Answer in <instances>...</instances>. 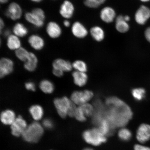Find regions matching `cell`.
I'll return each mask as SVG.
<instances>
[{"label":"cell","instance_id":"obj_1","mask_svg":"<svg viewBox=\"0 0 150 150\" xmlns=\"http://www.w3.org/2000/svg\"><path fill=\"white\" fill-rule=\"evenodd\" d=\"M106 103L110 108L103 114L104 120L108 122L112 129L125 126L132 117L130 108L117 97H109Z\"/></svg>","mask_w":150,"mask_h":150},{"label":"cell","instance_id":"obj_2","mask_svg":"<svg viewBox=\"0 0 150 150\" xmlns=\"http://www.w3.org/2000/svg\"><path fill=\"white\" fill-rule=\"evenodd\" d=\"M44 132L42 125L36 122L28 125L22 136L26 142L36 143L42 137Z\"/></svg>","mask_w":150,"mask_h":150},{"label":"cell","instance_id":"obj_3","mask_svg":"<svg viewBox=\"0 0 150 150\" xmlns=\"http://www.w3.org/2000/svg\"><path fill=\"white\" fill-rule=\"evenodd\" d=\"M83 137L87 143L94 146H98L106 142V136L99 128H94L84 131Z\"/></svg>","mask_w":150,"mask_h":150},{"label":"cell","instance_id":"obj_4","mask_svg":"<svg viewBox=\"0 0 150 150\" xmlns=\"http://www.w3.org/2000/svg\"><path fill=\"white\" fill-rule=\"evenodd\" d=\"M72 101L67 97L56 98L54 103L58 114L62 118H65L68 115V110Z\"/></svg>","mask_w":150,"mask_h":150},{"label":"cell","instance_id":"obj_5","mask_svg":"<svg viewBox=\"0 0 150 150\" xmlns=\"http://www.w3.org/2000/svg\"><path fill=\"white\" fill-rule=\"evenodd\" d=\"M92 92L89 90L83 91H76L71 95V100L75 104L81 105L86 104L93 97Z\"/></svg>","mask_w":150,"mask_h":150},{"label":"cell","instance_id":"obj_6","mask_svg":"<svg viewBox=\"0 0 150 150\" xmlns=\"http://www.w3.org/2000/svg\"><path fill=\"white\" fill-rule=\"evenodd\" d=\"M22 13L23 11L20 6L17 3L12 2L8 5L5 14L7 17L11 20L16 21L21 18Z\"/></svg>","mask_w":150,"mask_h":150},{"label":"cell","instance_id":"obj_7","mask_svg":"<svg viewBox=\"0 0 150 150\" xmlns=\"http://www.w3.org/2000/svg\"><path fill=\"white\" fill-rule=\"evenodd\" d=\"M27 127L25 120L21 116H18L11 125L12 134L14 136L17 137L22 136Z\"/></svg>","mask_w":150,"mask_h":150},{"label":"cell","instance_id":"obj_8","mask_svg":"<svg viewBox=\"0 0 150 150\" xmlns=\"http://www.w3.org/2000/svg\"><path fill=\"white\" fill-rule=\"evenodd\" d=\"M137 140L144 143L150 139V125L142 124L139 127L136 134Z\"/></svg>","mask_w":150,"mask_h":150},{"label":"cell","instance_id":"obj_9","mask_svg":"<svg viewBox=\"0 0 150 150\" xmlns=\"http://www.w3.org/2000/svg\"><path fill=\"white\" fill-rule=\"evenodd\" d=\"M150 17V10L145 6H141L135 14V19L138 24L143 25Z\"/></svg>","mask_w":150,"mask_h":150},{"label":"cell","instance_id":"obj_10","mask_svg":"<svg viewBox=\"0 0 150 150\" xmlns=\"http://www.w3.org/2000/svg\"><path fill=\"white\" fill-rule=\"evenodd\" d=\"M14 63L10 59L3 58L0 61V76L4 77L12 72L13 70Z\"/></svg>","mask_w":150,"mask_h":150},{"label":"cell","instance_id":"obj_11","mask_svg":"<svg viewBox=\"0 0 150 150\" xmlns=\"http://www.w3.org/2000/svg\"><path fill=\"white\" fill-rule=\"evenodd\" d=\"M74 11V7L72 3L68 0H66L62 4L59 12L63 18L67 20L72 17Z\"/></svg>","mask_w":150,"mask_h":150},{"label":"cell","instance_id":"obj_12","mask_svg":"<svg viewBox=\"0 0 150 150\" xmlns=\"http://www.w3.org/2000/svg\"><path fill=\"white\" fill-rule=\"evenodd\" d=\"M46 31L48 36L52 39H56L61 36L62 30L57 22L50 21L47 24Z\"/></svg>","mask_w":150,"mask_h":150},{"label":"cell","instance_id":"obj_13","mask_svg":"<svg viewBox=\"0 0 150 150\" xmlns=\"http://www.w3.org/2000/svg\"><path fill=\"white\" fill-rule=\"evenodd\" d=\"M73 35L78 38H83L88 35V31L85 27L79 22H75L71 28Z\"/></svg>","mask_w":150,"mask_h":150},{"label":"cell","instance_id":"obj_14","mask_svg":"<svg viewBox=\"0 0 150 150\" xmlns=\"http://www.w3.org/2000/svg\"><path fill=\"white\" fill-rule=\"evenodd\" d=\"M28 42L31 47L36 50H42L45 45L44 39L37 35H30L28 38Z\"/></svg>","mask_w":150,"mask_h":150},{"label":"cell","instance_id":"obj_15","mask_svg":"<svg viewBox=\"0 0 150 150\" xmlns=\"http://www.w3.org/2000/svg\"><path fill=\"white\" fill-rule=\"evenodd\" d=\"M100 17L103 21L105 23H111L116 17L115 11L111 7H105L101 11Z\"/></svg>","mask_w":150,"mask_h":150},{"label":"cell","instance_id":"obj_16","mask_svg":"<svg viewBox=\"0 0 150 150\" xmlns=\"http://www.w3.org/2000/svg\"><path fill=\"white\" fill-rule=\"evenodd\" d=\"M53 69H59L63 72H69L71 70L72 64L70 62L65 60L61 59L55 60L52 64Z\"/></svg>","mask_w":150,"mask_h":150},{"label":"cell","instance_id":"obj_17","mask_svg":"<svg viewBox=\"0 0 150 150\" xmlns=\"http://www.w3.org/2000/svg\"><path fill=\"white\" fill-rule=\"evenodd\" d=\"M16 119V114L12 110H7L1 113V121L5 125H12Z\"/></svg>","mask_w":150,"mask_h":150},{"label":"cell","instance_id":"obj_18","mask_svg":"<svg viewBox=\"0 0 150 150\" xmlns=\"http://www.w3.org/2000/svg\"><path fill=\"white\" fill-rule=\"evenodd\" d=\"M7 46L9 49L15 51L21 47V42L19 37L14 34L9 35L7 38Z\"/></svg>","mask_w":150,"mask_h":150},{"label":"cell","instance_id":"obj_19","mask_svg":"<svg viewBox=\"0 0 150 150\" xmlns=\"http://www.w3.org/2000/svg\"><path fill=\"white\" fill-rule=\"evenodd\" d=\"M24 17L28 22L37 28L42 27L44 25V21L31 12L26 13Z\"/></svg>","mask_w":150,"mask_h":150},{"label":"cell","instance_id":"obj_20","mask_svg":"<svg viewBox=\"0 0 150 150\" xmlns=\"http://www.w3.org/2000/svg\"><path fill=\"white\" fill-rule=\"evenodd\" d=\"M115 28L119 32L126 33L129 29V25L127 22L124 19V16L120 15L116 18Z\"/></svg>","mask_w":150,"mask_h":150},{"label":"cell","instance_id":"obj_21","mask_svg":"<svg viewBox=\"0 0 150 150\" xmlns=\"http://www.w3.org/2000/svg\"><path fill=\"white\" fill-rule=\"evenodd\" d=\"M72 76L74 83L80 87L84 86L87 83L88 76L84 72L75 71L73 73Z\"/></svg>","mask_w":150,"mask_h":150},{"label":"cell","instance_id":"obj_22","mask_svg":"<svg viewBox=\"0 0 150 150\" xmlns=\"http://www.w3.org/2000/svg\"><path fill=\"white\" fill-rule=\"evenodd\" d=\"M37 63L36 56L33 52H30L29 57L24 63V68L28 71H33L36 68Z\"/></svg>","mask_w":150,"mask_h":150},{"label":"cell","instance_id":"obj_23","mask_svg":"<svg viewBox=\"0 0 150 150\" xmlns=\"http://www.w3.org/2000/svg\"><path fill=\"white\" fill-rule=\"evenodd\" d=\"M29 112L32 117L35 121L40 120L44 115V110L39 105H33L29 109Z\"/></svg>","mask_w":150,"mask_h":150},{"label":"cell","instance_id":"obj_24","mask_svg":"<svg viewBox=\"0 0 150 150\" xmlns=\"http://www.w3.org/2000/svg\"><path fill=\"white\" fill-rule=\"evenodd\" d=\"M92 37L97 42H100L104 39L105 33L102 28L99 26H94L90 30Z\"/></svg>","mask_w":150,"mask_h":150},{"label":"cell","instance_id":"obj_25","mask_svg":"<svg viewBox=\"0 0 150 150\" xmlns=\"http://www.w3.org/2000/svg\"><path fill=\"white\" fill-rule=\"evenodd\" d=\"M14 34L18 37H23L27 35L28 33L27 28L23 24L16 23L13 28Z\"/></svg>","mask_w":150,"mask_h":150},{"label":"cell","instance_id":"obj_26","mask_svg":"<svg viewBox=\"0 0 150 150\" xmlns=\"http://www.w3.org/2000/svg\"><path fill=\"white\" fill-rule=\"evenodd\" d=\"M98 125L99 129L106 136L111 135L113 134L114 129L106 120H103Z\"/></svg>","mask_w":150,"mask_h":150},{"label":"cell","instance_id":"obj_27","mask_svg":"<svg viewBox=\"0 0 150 150\" xmlns=\"http://www.w3.org/2000/svg\"><path fill=\"white\" fill-rule=\"evenodd\" d=\"M39 87L43 92L46 93H51L54 89V84L49 80H44L42 81L39 84Z\"/></svg>","mask_w":150,"mask_h":150},{"label":"cell","instance_id":"obj_28","mask_svg":"<svg viewBox=\"0 0 150 150\" xmlns=\"http://www.w3.org/2000/svg\"><path fill=\"white\" fill-rule=\"evenodd\" d=\"M29 52L22 47L15 51L16 57L20 60L25 62L27 60L30 54Z\"/></svg>","mask_w":150,"mask_h":150},{"label":"cell","instance_id":"obj_29","mask_svg":"<svg viewBox=\"0 0 150 150\" xmlns=\"http://www.w3.org/2000/svg\"><path fill=\"white\" fill-rule=\"evenodd\" d=\"M118 136L120 139L123 141L127 142L130 140L132 134L131 131L128 129L122 128L119 131Z\"/></svg>","mask_w":150,"mask_h":150},{"label":"cell","instance_id":"obj_30","mask_svg":"<svg viewBox=\"0 0 150 150\" xmlns=\"http://www.w3.org/2000/svg\"><path fill=\"white\" fill-rule=\"evenodd\" d=\"M132 93L136 100L140 101L145 98L146 91L142 88H137L132 90Z\"/></svg>","mask_w":150,"mask_h":150},{"label":"cell","instance_id":"obj_31","mask_svg":"<svg viewBox=\"0 0 150 150\" xmlns=\"http://www.w3.org/2000/svg\"><path fill=\"white\" fill-rule=\"evenodd\" d=\"M106 0H85L84 3L86 6L91 8H97L105 1Z\"/></svg>","mask_w":150,"mask_h":150},{"label":"cell","instance_id":"obj_32","mask_svg":"<svg viewBox=\"0 0 150 150\" xmlns=\"http://www.w3.org/2000/svg\"><path fill=\"white\" fill-rule=\"evenodd\" d=\"M72 66L77 71L80 72H86L87 70V66L86 63L81 60L75 61L73 63Z\"/></svg>","mask_w":150,"mask_h":150},{"label":"cell","instance_id":"obj_33","mask_svg":"<svg viewBox=\"0 0 150 150\" xmlns=\"http://www.w3.org/2000/svg\"><path fill=\"white\" fill-rule=\"evenodd\" d=\"M86 117H90L93 115V108L91 104L86 103L80 106Z\"/></svg>","mask_w":150,"mask_h":150},{"label":"cell","instance_id":"obj_34","mask_svg":"<svg viewBox=\"0 0 150 150\" xmlns=\"http://www.w3.org/2000/svg\"><path fill=\"white\" fill-rule=\"evenodd\" d=\"M74 117L77 120L80 122H84L86 120V116L84 114L80 106L77 108Z\"/></svg>","mask_w":150,"mask_h":150},{"label":"cell","instance_id":"obj_35","mask_svg":"<svg viewBox=\"0 0 150 150\" xmlns=\"http://www.w3.org/2000/svg\"><path fill=\"white\" fill-rule=\"evenodd\" d=\"M31 12L43 21H45L46 18L45 14L42 9L39 8H34Z\"/></svg>","mask_w":150,"mask_h":150},{"label":"cell","instance_id":"obj_36","mask_svg":"<svg viewBox=\"0 0 150 150\" xmlns=\"http://www.w3.org/2000/svg\"><path fill=\"white\" fill-rule=\"evenodd\" d=\"M43 126H44L45 128L48 129H51L53 128L54 126V124L52 120L50 119H45L43 120L42 122Z\"/></svg>","mask_w":150,"mask_h":150},{"label":"cell","instance_id":"obj_37","mask_svg":"<svg viewBox=\"0 0 150 150\" xmlns=\"http://www.w3.org/2000/svg\"><path fill=\"white\" fill-rule=\"evenodd\" d=\"M76 104H75L74 102L72 101V103L71 104L70 108H69L68 112V115L70 117H74L75 113L76 111L77 108L76 106Z\"/></svg>","mask_w":150,"mask_h":150},{"label":"cell","instance_id":"obj_38","mask_svg":"<svg viewBox=\"0 0 150 150\" xmlns=\"http://www.w3.org/2000/svg\"><path fill=\"white\" fill-rule=\"evenodd\" d=\"M26 88L29 91H35V84L32 82H28L25 84Z\"/></svg>","mask_w":150,"mask_h":150},{"label":"cell","instance_id":"obj_39","mask_svg":"<svg viewBox=\"0 0 150 150\" xmlns=\"http://www.w3.org/2000/svg\"><path fill=\"white\" fill-rule=\"evenodd\" d=\"M134 150H150V148L139 144H137L134 146Z\"/></svg>","mask_w":150,"mask_h":150},{"label":"cell","instance_id":"obj_40","mask_svg":"<svg viewBox=\"0 0 150 150\" xmlns=\"http://www.w3.org/2000/svg\"><path fill=\"white\" fill-rule=\"evenodd\" d=\"M53 73L54 75L57 77H61L63 76L64 72L59 69H53Z\"/></svg>","mask_w":150,"mask_h":150},{"label":"cell","instance_id":"obj_41","mask_svg":"<svg viewBox=\"0 0 150 150\" xmlns=\"http://www.w3.org/2000/svg\"><path fill=\"white\" fill-rule=\"evenodd\" d=\"M145 36L147 40L150 42V27L148 28L146 30Z\"/></svg>","mask_w":150,"mask_h":150},{"label":"cell","instance_id":"obj_42","mask_svg":"<svg viewBox=\"0 0 150 150\" xmlns=\"http://www.w3.org/2000/svg\"><path fill=\"white\" fill-rule=\"evenodd\" d=\"M3 34L4 36V37L7 38L8 37L9 35H11L10 30H9V29L5 30L4 32H3Z\"/></svg>","mask_w":150,"mask_h":150},{"label":"cell","instance_id":"obj_43","mask_svg":"<svg viewBox=\"0 0 150 150\" xmlns=\"http://www.w3.org/2000/svg\"><path fill=\"white\" fill-rule=\"evenodd\" d=\"M0 25H1L0 27H1V33L5 26L4 22L2 18H1V20H0Z\"/></svg>","mask_w":150,"mask_h":150},{"label":"cell","instance_id":"obj_44","mask_svg":"<svg viewBox=\"0 0 150 150\" xmlns=\"http://www.w3.org/2000/svg\"><path fill=\"white\" fill-rule=\"evenodd\" d=\"M63 25L66 27H70L71 23L70 21L68 20H65L63 22Z\"/></svg>","mask_w":150,"mask_h":150},{"label":"cell","instance_id":"obj_45","mask_svg":"<svg viewBox=\"0 0 150 150\" xmlns=\"http://www.w3.org/2000/svg\"><path fill=\"white\" fill-rule=\"evenodd\" d=\"M124 19L127 22H128L130 20V18L128 16H124Z\"/></svg>","mask_w":150,"mask_h":150},{"label":"cell","instance_id":"obj_46","mask_svg":"<svg viewBox=\"0 0 150 150\" xmlns=\"http://www.w3.org/2000/svg\"><path fill=\"white\" fill-rule=\"evenodd\" d=\"M8 1V0H0V2L2 4H4L7 3Z\"/></svg>","mask_w":150,"mask_h":150},{"label":"cell","instance_id":"obj_47","mask_svg":"<svg viewBox=\"0 0 150 150\" xmlns=\"http://www.w3.org/2000/svg\"><path fill=\"white\" fill-rule=\"evenodd\" d=\"M30 1L33 2L38 3L40 2L42 0H30Z\"/></svg>","mask_w":150,"mask_h":150},{"label":"cell","instance_id":"obj_48","mask_svg":"<svg viewBox=\"0 0 150 150\" xmlns=\"http://www.w3.org/2000/svg\"><path fill=\"white\" fill-rule=\"evenodd\" d=\"M83 150H94L92 149H91V148H86V149H84Z\"/></svg>","mask_w":150,"mask_h":150},{"label":"cell","instance_id":"obj_49","mask_svg":"<svg viewBox=\"0 0 150 150\" xmlns=\"http://www.w3.org/2000/svg\"><path fill=\"white\" fill-rule=\"evenodd\" d=\"M140 1L142 2H145L149 1H150V0H140Z\"/></svg>","mask_w":150,"mask_h":150}]
</instances>
